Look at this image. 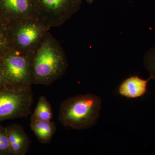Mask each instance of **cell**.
<instances>
[{
    "label": "cell",
    "instance_id": "6da1fadb",
    "mask_svg": "<svg viewBox=\"0 0 155 155\" xmlns=\"http://www.w3.org/2000/svg\"><path fill=\"white\" fill-rule=\"evenodd\" d=\"M68 67L67 56L61 43L48 32L33 53V84L51 85L64 75Z\"/></svg>",
    "mask_w": 155,
    "mask_h": 155
},
{
    "label": "cell",
    "instance_id": "7a4b0ae2",
    "mask_svg": "<svg viewBox=\"0 0 155 155\" xmlns=\"http://www.w3.org/2000/svg\"><path fill=\"white\" fill-rule=\"evenodd\" d=\"M102 100L96 95H78L61 103L58 120L65 127L85 130L96 124L99 119Z\"/></svg>",
    "mask_w": 155,
    "mask_h": 155
},
{
    "label": "cell",
    "instance_id": "3957f363",
    "mask_svg": "<svg viewBox=\"0 0 155 155\" xmlns=\"http://www.w3.org/2000/svg\"><path fill=\"white\" fill-rule=\"evenodd\" d=\"M33 53L12 48L0 56V69L8 83V87L20 91L31 89L33 84Z\"/></svg>",
    "mask_w": 155,
    "mask_h": 155
},
{
    "label": "cell",
    "instance_id": "277c9868",
    "mask_svg": "<svg viewBox=\"0 0 155 155\" xmlns=\"http://www.w3.org/2000/svg\"><path fill=\"white\" fill-rule=\"evenodd\" d=\"M51 29L38 19H25L8 26L11 47L34 52Z\"/></svg>",
    "mask_w": 155,
    "mask_h": 155
},
{
    "label": "cell",
    "instance_id": "5b68a950",
    "mask_svg": "<svg viewBox=\"0 0 155 155\" xmlns=\"http://www.w3.org/2000/svg\"><path fill=\"white\" fill-rule=\"evenodd\" d=\"M32 89L20 91L8 87L0 89V122L26 118L31 114Z\"/></svg>",
    "mask_w": 155,
    "mask_h": 155
},
{
    "label": "cell",
    "instance_id": "8992f818",
    "mask_svg": "<svg viewBox=\"0 0 155 155\" xmlns=\"http://www.w3.org/2000/svg\"><path fill=\"white\" fill-rule=\"evenodd\" d=\"M39 19L50 28L63 25L80 10L82 0H34Z\"/></svg>",
    "mask_w": 155,
    "mask_h": 155
},
{
    "label": "cell",
    "instance_id": "52a82bcc",
    "mask_svg": "<svg viewBox=\"0 0 155 155\" xmlns=\"http://www.w3.org/2000/svg\"><path fill=\"white\" fill-rule=\"evenodd\" d=\"M30 19H39L34 0H0V19L7 27Z\"/></svg>",
    "mask_w": 155,
    "mask_h": 155
},
{
    "label": "cell",
    "instance_id": "ba28073f",
    "mask_svg": "<svg viewBox=\"0 0 155 155\" xmlns=\"http://www.w3.org/2000/svg\"><path fill=\"white\" fill-rule=\"evenodd\" d=\"M12 155H25L31 141L22 125L13 124L6 127Z\"/></svg>",
    "mask_w": 155,
    "mask_h": 155
},
{
    "label": "cell",
    "instance_id": "9c48e42d",
    "mask_svg": "<svg viewBox=\"0 0 155 155\" xmlns=\"http://www.w3.org/2000/svg\"><path fill=\"white\" fill-rule=\"evenodd\" d=\"M151 78L143 79L137 75L127 78L119 85L118 92L127 98H137L144 96L147 92L148 82Z\"/></svg>",
    "mask_w": 155,
    "mask_h": 155
},
{
    "label": "cell",
    "instance_id": "30bf717a",
    "mask_svg": "<svg viewBox=\"0 0 155 155\" xmlns=\"http://www.w3.org/2000/svg\"><path fill=\"white\" fill-rule=\"evenodd\" d=\"M30 126L39 141L45 144L51 142L57 130L55 123L51 121L30 120Z\"/></svg>",
    "mask_w": 155,
    "mask_h": 155
},
{
    "label": "cell",
    "instance_id": "8fae6325",
    "mask_svg": "<svg viewBox=\"0 0 155 155\" xmlns=\"http://www.w3.org/2000/svg\"><path fill=\"white\" fill-rule=\"evenodd\" d=\"M53 118L52 109L49 102L44 96L40 97L31 120L51 121Z\"/></svg>",
    "mask_w": 155,
    "mask_h": 155
},
{
    "label": "cell",
    "instance_id": "7c38bea8",
    "mask_svg": "<svg viewBox=\"0 0 155 155\" xmlns=\"http://www.w3.org/2000/svg\"><path fill=\"white\" fill-rule=\"evenodd\" d=\"M143 64L149 73L150 77L155 81V46L148 50L145 54Z\"/></svg>",
    "mask_w": 155,
    "mask_h": 155
},
{
    "label": "cell",
    "instance_id": "4fadbf2b",
    "mask_svg": "<svg viewBox=\"0 0 155 155\" xmlns=\"http://www.w3.org/2000/svg\"><path fill=\"white\" fill-rule=\"evenodd\" d=\"M11 48L8 27L0 19V56L5 54Z\"/></svg>",
    "mask_w": 155,
    "mask_h": 155
},
{
    "label": "cell",
    "instance_id": "5bb4252c",
    "mask_svg": "<svg viewBox=\"0 0 155 155\" xmlns=\"http://www.w3.org/2000/svg\"><path fill=\"white\" fill-rule=\"evenodd\" d=\"M6 127L0 125V155H11Z\"/></svg>",
    "mask_w": 155,
    "mask_h": 155
},
{
    "label": "cell",
    "instance_id": "9a60e30c",
    "mask_svg": "<svg viewBox=\"0 0 155 155\" xmlns=\"http://www.w3.org/2000/svg\"><path fill=\"white\" fill-rule=\"evenodd\" d=\"M8 87V84L3 75L2 72L0 69V89Z\"/></svg>",
    "mask_w": 155,
    "mask_h": 155
},
{
    "label": "cell",
    "instance_id": "2e32d148",
    "mask_svg": "<svg viewBox=\"0 0 155 155\" xmlns=\"http://www.w3.org/2000/svg\"><path fill=\"white\" fill-rule=\"evenodd\" d=\"M87 2L89 4H92L94 2L95 0H86Z\"/></svg>",
    "mask_w": 155,
    "mask_h": 155
}]
</instances>
